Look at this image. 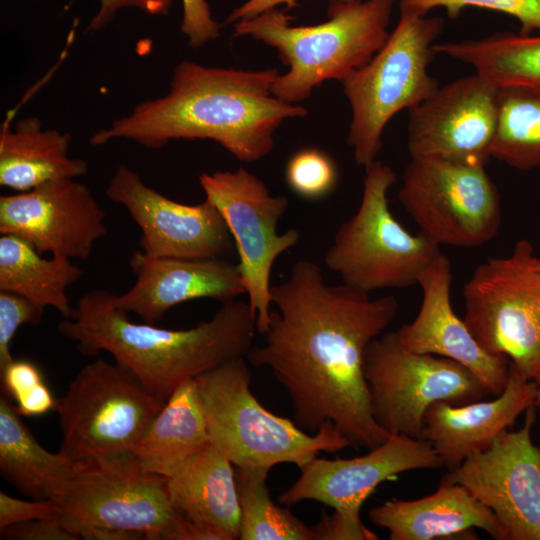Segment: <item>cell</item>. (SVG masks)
I'll use <instances>...</instances> for the list:
<instances>
[{"instance_id":"cell-19","label":"cell","mask_w":540,"mask_h":540,"mask_svg":"<svg viewBox=\"0 0 540 540\" xmlns=\"http://www.w3.org/2000/svg\"><path fill=\"white\" fill-rule=\"evenodd\" d=\"M453 275L449 259L439 254L420 274L421 306L415 319L397 331L400 343L413 352L452 359L469 369L495 396L505 389L510 360L488 353L451 305Z\"/></svg>"},{"instance_id":"cell-17","label":"cell","mask_w":540,"mask_h":540,"mask_svg":"<svg viewBox=\"0 0 540 540\" xmlns=\"http://www.w3.org/2000/svg\"><path fill=\"white\" fill-rule=\"evenodd\" d=\"M499 89L477 73L458 78L409 110L411 158L485 166L491 157Z\"/></svg>"},{"instance_id":"cell-9","label":"cell","mask_w":540,"mask_h":540,"mask_svg":"<svg viewBox=\"0 0 540 540\" xmlns=\"http://www.w3.org/2000/svg\"><path fill=\"white\" fill-rule=\"evenodd\" d=\"M49 499L71 533L79 526H104L168 540L179 515L169 499L167 478L146 471L132 452L76 461Z\"/></svg>"},{"instance_id":"cell-6","label":"cell","mask_w":540,"mask_h":540,"mask_svg":"<svg viewBox=\"0 0 540 540\" xmlns=\"http://www.w3.org/2000/svg\"><path fill=\"white\" fill-rule=\"evenodd\" d=\"M443 28L441 17L400 11L381 49L341 81L352 110L347 143L358 166L366 168L376 160L384 128L395 114L417 106L440 86L428 66Z\"/></svg>"},{"instance_id":"cell-42","label":"cell","mask_w":540,"mask_h":540,"mask_svg":"<svg viewBox=\"0 0 540 540\" xmlns=\"http://www.w3.org/2000/svg\"><path fill=\"white\" fill-rule=\"evenodd\" d=\"M72 533L77 539L88 540H139L145 536L139 532L109 528L104 526H79Z\"/></svg>"},{"instance_id":"cell-33","label":"cell","mask_w":540,"mask_h":540,"mask_svg":"<svg viewBox=\"0 0 540 540\" xmlns=\"http://www.w3.org/2000/svg\"><path fill=\"white\" fill-rule=\"evenodd\" d=\"M44 310L24 296L0 291V370L14 359L10 345L19 327L39 325Z\"/></svg>"},{"instance_id":"cell-37","label":"cell","mask_w":540,"mask_h":540,"mask_svg":"<svg viewBox=\"0 0 540 540\" xmlns=\"http://www.w3.org/2000/svg\"><path fill=\"white\" fill-rule=\"evenodd\" d=\"M0 535L1 539L9 540H78L60 517L13 524L0 530Z\"/></svg>"},{"instance_id":"cell-13","label":"cell","mask_w":540,"mask_h":540,"mask_svg":"<svg viewBox=\"0 0 540 540\" xmlns=\"http://www.w3.org/2000/svg\"><path fill=\"white\" fill-rule=\"evenodd\" d=\"M398 200L420 232L439 246H482L501 224L500 195L485 166L411 158Z\"/></svg>"},{"instance_id":"cell-28","label":"cell","mask_w":540,"mask_h":540,"mask_svg":"<svg viewBox=\"0 0 540 540\" xmlns=\"http://www.w3.org/2000/svg\"><path fill=\"white\" fill-rule=\"evenodd\" d=\"M433 48L437 54L471 65L498 89L540 91V35L500 32L478 40L435 43Z\"/></svg>"},{"instance_id":"cell-14","label":"cell","mask_w":540,"mask_h":540,"mask_svg":"<svg viewBox=\"0 0 540 540\" xmlns=\"http://www.w3.org/2000/svg\"><path fill=\"white\" fill-rule=\"evenodd\" d=\"M199 184L222 215L239 256L248 303L256 315V329H267L271 300V272L275 260L300 240L298 230L277 232L289 200L272 195L265 183L243 167L234 171L201 173Z\"/></svg>"},{"instance_id":"cell-18","label":"cell","mask_w":540,"mask_h":540,"mask_svg":"<svg viewBox=\"0 0 540 540\" xmlns=\"http://www.w3.org/2000/svg\"><path fill=\"white\" fill-rule=\"evenodd\" d=\"M105 211L87 185L61 179L0 197V233L17 236L39 253L88 259L107 232Z\"/></svg>"},{"instance_id":"cell-22","label":"cell","mask_w":540,"mask_h":540,"mask_svg":"<svg viewBox=\"0 0 540 540\" xmlns=\"http://www.w3.org/2000/svg\"><path fill=\"white\" fill-rule=\"evenodd\" d=\"M369 519L388 530L391 540L478 539L475 528L503 540L495 514L464 486L445 481L423 498L376 506Z\"/></svg>"},{"instance_id":"cell-20","label":"cell","mask_w":540,"mask_h":540,"mask_svg":"<svg viewBox=\"0 0 540 540\" xmlns=\"http://www.w3.org/2000/svg\"><path fill=\"white\" fill-rule=\"evenodd\" d=\"M129 265L135 283L116 295L115 303L148 324H156L169 309L190 300L225 303L246 294L238 264L225 258L149 257L139 249L131 254Z\"/></svg>"},{"instance_id":"cell-39","label":"cell","mask_w":540,"mask_h":540,"mask_svg":"<svg viewBox=\"0 0 540 540\" xmlns=\"http://www.w3.org/2000/svg\"><path fill=\"white\" fill-rule=\"evenodd\" d=\"M56 399L45 381L16 400V409L21 416H42L54 410Z\"/></svg>"},{"instance_id":"cell-32","label":"cell","mask_w":540,"mask_h":540,"mask_svg":"<svg viewBox=\"0 0 540 540\" xmlns=\"http://www.w3.org/2000/svg\"><path fill=\"white\" fill-rule=\"evenodd\" d=\"M400 11H407L417 16L443 7L449 18L455 19L469 6L486 8L508 14L520 23V33L530 35L540 31V0H398Z\"/></svg>"},{"instance_id":"cell-41","label":"cell","mask_w":540,"mask_h":540,"mask_svg":"<svg viewBox=\"0 0 540 540\" xmlns=\"http://www.w3.org/2000/svg\"><path fill=\"white\" fill-rule=\"evenodd\" d=\"M297 1L298 0H247L230 13L226 19V22L235 23L240 20L251 19L267 10L277 8V6L282 4L286 5L287 8H292L296 5Z\"/></svg>"},{"instance_id":"cell-24","label":"cell","mask_w":540,"mask_h":540,"mask_svg":"<svg viewBox=\"0 0 540 540\" xmlns=\"http://www.w3.org/2000/svg\"><path fill=\"white\" fill-rule=\"evenodd\" d=\"M71 137L66 132L43 129L37 117L7 122L0 131V185L17 192L44 183L76 179L88 172L85 160L69 156Z\"/></svg>"},{"instance_id":"cell-35","label":"cell","mask_w":540,"mask_h":540,"mask_svg":"<svg viewBox=\"0 0 540 540\" xmlns=\"http://www.w3.org/2000/svg\"><path fill=\"white\" fill-rule=\"evenodd\" d=\"M60 516L59 507L50 499L26 501L0 491V530L21 522Z\"/></svg>"},{"instance_id":"cell-8","label":"cell","mask_w":540,"mask_h":540,"mask_svg":"<svg viewBox=\"0 0 540 540\" xmlns=\"http://www.w3.org/2000/svg\"><path fill=\"white\" fill-rule=\"evenodd\" d=\"M463 297L464 321L482 348L540 385V255L531 242L478 265Z\"/></svg>"},{"instance_id":"cell-31","label":"cell","mask_w":540,"mask_h":540,"mask_svg":"<svg viewBox=\"0 0 540 540\" xmlns=\"http://www.w3.org/2000/svg\"><path fill=\"white\" fill-rule=\"evenodd\" d=\"M285 178L298 196L315 200L332 192L338 180V170L332 158L318 148H303L288 160Z\"/></svg>"},{"instance_id":"cell-30","label":"cell","mask_w":540,"mask_h":540,"mask_svg":"<svg viewBox=\"0 0 540 540\" xmlns=\"http://www.w3.org/2000/svg\"><path fill=\"white\" fill-rule=\"evenodd\" d=\"M270 469L236 468L241 511L240 540H316L313 526H307L288 508L275 504L267 488Z\"/></svg>"},{"instance_id":"cell-23","label":"cell","mask_w":540,"mask_h":540,"mask_svg":"<svg viewBox=\"0 0 540 540\" xmlns=\"http://www.w3.org/2000/svg\"><path fill=\"white\" fill-rule=\"evenodd\" d=\"M172 506L187 518L209 525L227 540L238 539L240 505L231 461L211 444L167 478Z\"/></svg>"},{"instance_id":"cell-43","label":"cell","mask_w":540,"mask_h":540,"mask_svg":"<svg viewBox=\"0 0 540 540\" xmlns=\"http://www.w3.org/2000/svg\"><path fill=\"white\" fill-rule=\"evenodd\" d=\"M536 404H537V406H540V385L538 386Z\"/></svg>"},{"instance_id":"cell-21","label":"cell","mask_w":540,"mask_h":540,"mask_svg":"<svg viewBox=\"0 0 540 540\" xmlns=\"http://www.w3.org/2000/svg\"><path fill=\"white\" fill-rule=\"evenodd\" d=\"M538 386L510 365L508 383L495 399L459 406L432 404L424 416L421 438L431 443L443 466L454 469L469 456L490 448L522 412L537 406Z\"/></svg>"},{"instance_id":"cell-15","label":"cell","mask_w":540,"mask_h":540,"mask_svg":"<svg viewBox=\"0 0 540 540\" xmlns=\"http://www.w3.org/2000/svg\"><path fill=\"white\" fill-rule=\"evenodd\" d=\"M536 406L523 426L449 470L441 481L464 486L499 521L503 540H540V448L531 439Z\"/></svg>"},{"instance_id":"cell-26","label":"cell","mask_w":540,"mask_h":540,"mask_svg":"<svg viewBox=\"0 0 540 540\" xmlns=\"http://www.w3.org/2000/svg\"><path fill=\"white\" fill-rule=\"evenodd\" d=\"M76 461L40 445L11 399L0 397V473L32 500L49 499L52 489L75 468Z\"/></svg>"},{"instance_id":"cell-4","label":"cell","mask_w":540,"mask_h":540,"mask_svg":"<svg viewBox=\"0 0 540 540\" xmlns=\"http://www.w3.org/2000/svg\"><path fill=\"white\" fill-rule=\"evenodd\" d=\"M396 0H330L328 19L317 25L295 26L278 8L234 23L235 36H248L278 51L289 67L279 74L272 93L298 104L327 80L342 81L368 63L388 39Z\"/></svg>"},{"instance_id":"cell-3","label":"cell","mask_w":540,"mask_h":540,"mask_svg":"<svg viewBox=\"0 0 540 540\" xmlns=\"http://www.w3.org/2000/svg\"><path fill=\"white\" fill-rule=\"evenodd\" d=\"M115 296L105 289L84 293L58 331L82 355L109 353L162 402L184 382L246 357L253 346L256 315L248 301L221 303L209 320L176 330L131 321Z\"/></svg>"},{"instance_id":"cell-29","label":"cell","mask_w":540,"mask_h":540,"mask_svg":"<svg viewBox=\"0 0 540 540\" xmlns=\"http://www.w3.org/2000/svg\"><path fill=\"white\" fill-rule=\"evenodd\" d=\"M491 157L519 170L540 168V91L501 88Z\"/></svg>"},{"instance_id":"cell-11","label":"cell","mask_w":540,"mask_h":540,"mask_svg":"<svg viewBox=\"0 0 540 540\" xmlns=\"http://www.w3.org/2000/svg\"><path fill=\"white\" fill-rule=\"evenodd\" d=\"M164 403L116 362L97 359L56 399L59 452L73 461L132 452Z\"/></svg>"},{"instance_id":"cell-27","label":"cell","mask_w":540,"mask_h":540,"mask_svg":"<svg viewBox=\"0 0 540 540\" xmlns=\"http://www.w3.org/2000/svg\"><path fill=\"white\" fill-rule=\"evenodd\" d=\"M83 273L69 258H45L17 236L2 234L0 237V291L24 296L69 318L73 307L67 290Z\"/></svg>"},{"instance_id":"cell-2","label":"cell","mask_w":540,"mask_h":540,"mask_svg":"<svg viewBox=\"0 0 540 540\" xmlns=\"http://www.w3.org/2000/svg\"><path fill=\"white\" fill-rule=\"evenodd\" d=\"M278 76L276 68L239 70L183 60L164 96L140 102L95 132L90 143L102 146L127 139L159 149L173 140L206 139L240 161H258L273 150L274 134L284 120L308 113L273 95Z\"/></svg>"},{"instance_id":"cell-5","label":"cell","mask_w":540,"mask_h":540,"mask_svg":"<svg viewBox=\"0 0 540 540\" xmlns=\"http://www.w3.org/2000/svg\"><path fill=\"white\" fill-rule=\"evenodd\" d=\"M248 364L246 357L234 358L194 379L210 444L236 468L271 469L285 463L300 468L321 452L351 446L330 421L307 433L265 408L251 391Z\"/></svg>"},{"instance_id":"cell-40","label":"cell","mask_w":540,"mask_h":540,"mask_svg":"<svg viewBox=\"0 0 540 540\" xmlns=\"http://www.w3.org/2000/svg\"><path fill=\"white\" fill-rule=\"evenodd\" d=\"M168 540H227L217 529L193 521L179 512Z\"/></svg>"},{"instance_id":"cell-12","label":"cell","mask_w":540,"mask_h":540,"mask_svg":"<svg viewBox=\"0 0 540 540\" xmlns=\"http://www.w3.org/2000/svg\"><path fill=\"white\" fill-rule=\"evenodd\" d=\"M372 413L388 434L422 439L424 416L436 402L464 405L490 394L462 364L405 348L396 331L368 345L363 362Z\"/></svg>"},{"instance_id":"cell-38","label":"cell","mask_w":540,"mask_h":540,"mask_svg":"<svg viewBox=\"0 0 540 540\" xmlns=\"http://www.w3.org/2000/svg\"><path fill=\"white\" fill-rule=\"evenodd\" d=\"M172 3L173 0H100V8L91 19L88 30H101L113 20L121 8L135 7L148 14L159 15L166 14Z\"/></svg>"},{"instance_id":"cell-10","label":"cell","mask_w":540,"mask_h":540,"mask_svg":"<svg viewBox=\"0 0 540 540\" xmlns=\"http://www.w3.org/2000/svg\"><path fill=\"white\" fill-rule=\"evenodd\" d=\"M443 463L430 442L403 434H390L379 446L350 459L315 457L279 496L284 506L313 500L334 510L322 514L313 526L316 540H376L361 521V507L383 482L415 469H433Z\"/></svg>"},{"instance_id":"cell-1","label":"cell","mask_w":540,"mask_h":540,"mask_svg":"<svg viewBox=\"0 0 540 540\" xmlns=\"http://www.w3.org/2000/svg\"><path fill=\"white\" fill-rule=\"evenodd\" d=\"M269 323L246 359L267 367L286 391L294 422L316 432L332 422L355 449H373L390 435L374 419L363 371L366 349L395 319L399 303L345 284H328L311 260L294 263L271 286Z\"/></svg>"},{"instance_id":"cell-16","label":"cell","mask_w":540,"mask_h":540,"mask_svg":"<svg viewBox=\"0 0 540 540\" xmlns=\"http://www.w3.org/2000/svg\"><path fill=\"white\" fill-rule=\"evenodd\" d=\"M105 193L128 211L141 231L140 250L149 257L224 258L233 251L228 227L207 199L195 205L174 201L126 165L117 167Z\"/></svg>"},{"instance_id":"cell-36","label":"cell","mask_w":540,"mask_h":540,"mask_svg":"<svg viewBox=\"0 0 540 540\" xmlns=\"http://www.w3.org/2000/svg\"><path fill=\"white\" fill-rule=\"evenodd\" d=\"M2 393L15 401L44 381L39 367L28 359H13L0 370Z\"/></svg>"},{"instance_id":"cell-7","label":"cell","mask_w":540,"mask_h":540,"mask_svg":"<svg viewBox=\"0 0 540 540\" xmlns=\"http://www.w3.org/2000/svg\"><path fill=\"white\" fill-rule=\"evenodd\" d=\"M395 181V171L380 161L365 168L360 205L339 226L324 256L343 284L366 294L417 284L441 254L439 245L421 232L410 233L394 217L387 193Z\"/></svg>"},{"instance_id":"cell-34","label":"cell","mask_w":540,"mask_h":540,"mask_svg":"<svg viewBox=\"0 0 540 540\" xmlns=\"http://www.w3.org/2000/svg\"><path fill=\"white\" fill-rule=\"evenodd\" d=\"M182 7L180 29L191 47H202L219 37L221 26L213 19L206 0H182Z\"/></svg>"},{"instance_id":"cell-25","label":"cell","mask_w":540,"mask_h":540,"mask_svg":"<svg viewBox=\"0 0 540 540\" xmlns=\"http://www.w3.org/2000/svg\"><path fill=\"white\" fill-rule=\"evenodd\" d=\"M209 444L206 419L191 379L166 400L132 453L146 471L169 478Z\"/></svg>"}]
</instances>
